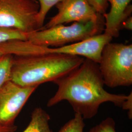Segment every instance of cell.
I'll return each instance as SVG.
<instances>
[{
	"label": "cell",
	"mask_w": 132,
	"mask_h": 132,
	"mask_svg": "<svg viewBox=\"0 0 132 132\" xmlns=\"http://www.w3.org/2000/svg\"><path fill=\"white\" fill-rule=\"evenodd\" d=\"M84 127V119L80 114L75 113L74 118L66 123L58 132H83Z\"/></svg>",
	"instance_id": "13"
},
{
	"label": "cell",
	"mask_w": 132,
	"mask_h": 132,
	"mask_svg": "<svg viewBox=\"0 0 132 132\" xmlns=\"http://www.w3.org/2000/svg\"><path fill=\"white\" fill-rule=\"evenodd\" d=\"M17 127L14 125L12 126H5L0 125V132H14L16 131Z\"/></svg>",
	"instance_id": "18"
},
{
	"label": "cell",
	"mask_w": 132,
	"mask_h": 132,
	"mask_svg": "<svg viewBox=\"0 0 132 132\" xmlns=\"http://www.w3.org/2000/svg\"><path fill=\"white\" fill-rule=\"evenodd\" d=\"M58 13L42 29L71 22L96 20L102 15L97 13L88 0H63L56 5Z\"/></svg>",
	"instance_id": "7"
},
{
	"label": "cell",
	"mask_w": 132,
	"mask_h": 132,
	"mask_svg": "<svg viewBox=\"0 0 132 132\" xmlns=\"http://www.w3.org/2000/svg\"><path fill=\"white\" fill-rule=\"evenodd\" d=\"M39 5L37 21L39 28L41 29L44 27L46 17L50 10L54 5L63 0H38Z\"/></svg>",
	"instance_id": "12"
},
{
	"label": "cell",
	"mask_w": 132,
	"mask_h": 132,
	"mask_svg": "<svg viewBox=\"0 0 132 132\" xmlns=\"http://www.w3.org/2000/svg\"><path fill=\"white\" fill-rule=\"evenodd\" d=\"M53 83L58 90L48 101L47 107L67 100L75 113L84 119L93 118L104 103L111 102L121 107L127 98L125 94H111L105 90L98 64L87 58L76 70Z\"/></svg>",
	"instance_id": "1"
},
{
	"label": "cell",
	"mask_w": 132,
	"mask_h": 132,
	"mask_svg": "<svg viewBox=\"0 0 132 132\" xmlns=\"http://www.w3.org/2000/svg\"><path fill=\"white\" fill-rule=\"evenodd\" d=\"M105 19L101 15L96 20L74 22L70 26L59 24L28 33L27 41L34 45L49 47H61L84 41L102 33Z\"/></svg>",
	"instance_id": "3"
},
{
	"label": "cell",
	"mask_w": 132,
	"mask_h": 132,
	"mask_svg": "<svg viewBox=\"0 0 132 132\" xmlns=\"http://www.w3.org/2000/svg\"><path fill=\"white\" fill-rule=\"evenodd\" d=\"M50 116L43 109L37 107L31 113V120L23 132H53L49 125Z\"/></svg>",
	"instance_id": "9"
},
{
	"label": "cell",
	"mask_w": 132,
	"mask_h": 132,
	"mask_svg": "<svg viewBox=\"0 0 132 132\" xmlns=\"http://www.w3.org/2000/svg\"><path fill=\"white\" fill-rule=\"evenodd\" d=\"M90 5L94 9L95 12L103 15L106 13L109 7L107 0H88Z\"/></svg>",
	"instance_id": "15"
},
{
	"label": "cell",
	"mask_w": 132,
	"mask_h": 132,
	"mask_svg": "<svg viewBox=\"0 0 132 132\" xmlns=\"http://www.w3.org/2000/svg\"><path fill=\"white\" fill-rule=\"evenodd\" d=\"M99 69L109 88L132 84V45L110 42L103 47Z\"/></svg>",
	"instance_id": "4"
},
{
	"label": "cell",
	"mask_w": 132,
	"mask_h": 132,
	"mask_svg": "<svg viewBox=\"0 0 132 132\" xmlns=\"http://www.w3.org/2000/svg\"><path fill=\"white\" fill-rule=\"evenodd\" d=\"M121 108L124 110H128V116L130 119L132 118V92L128 95L127 98L124 102Z\"/></svg>",
	"instance_id": "16"
},
{
	"label": "cell",
	"mask_w": 132,
	"mask_h": 132,
	"mask_svg": "<svg viewBox=\"0 0 132 132\" xmlns=\"http://www.w3.org/2000/svg\"><path fill=\"white\" fill-rule=\"evenodd\" d=\"M111 5L108 13L103 15L105 19L104 33L113 37H118L123 22L131 16L132 0H107Z\"/></svg>",
	"instance_id": "8"
},
{
	"label": "cell",
	"mask_w": 132,
	"mask_h": 132,
	"mask_svg": "<svg viewBox=\"0 0 132 132\" xmlns=\"http://www.w3.org/2000/svg\"><path fill=\"white\" fill-rule=\"evenodd\" d=\"M3 55H4V54L0 51V58L2 56H3Z\"/></svg>",
	"instance_id": "19"
},
{
	"label": "cell",
	"mask_w": 132,
	"mask_h": 132,
	"mask_svg": "<svg viewBox=\"0 0 132 132\" xmlns=\"http://www.w3.org/2000/svg\"><path fill=\"white\" fill-rule=\"evenodd\" d=\"M84 59L83 57L56 53L13 56L10 81L23 87H38L67 76Z\"/></svg>",
	"instance_id": "2"
},
{
	"label": "cell",
	"mask_w": 132,
	"mask_h": 132,
	"mask_svg": "<svg viewBox=\"0 0 132 132\" xmlns=\"http://www.w3.org/2000/svg\"><path fill=\"white\" fill-rule=\"evenodd\" d=\"M13 55L6 54L0 58V87L11 79Z\"/></svg>",
	"instance_id": "10"
},
{
	"label": "cell",
	"mask_w": 132,
	"mask_h": 132,
	"mask_svg": "<svg viewBox=\"0 0 132 132\" xmlns=\"http://www.w3.org/2000/svg\"><path fill=\"white\" fill-rule=\"evenodd\" d=\"M122 29H126L128 30H132V16L129 17L125 19L121 24V30Z\"/></svg>",
	"instance_id": "17"
},
{
	"label": "cell",
	"mask_w": 132,
	"mask_h": 132,
	"mask_svg": "<svg viewBox=\"0 0 132 132\" xmlns=\"http://www.w3.org/2000/svg\"><path fill=\"white\" fill-rule=\"evenodd\" d=\"M37 87H23L9 81L0 87V125H15L14 121Z\"/></svg>",
	"instance_id": "6"
},
{
	"label": "cell",
	"mask_w": 132,
	"mask_h": 132,
	"mask_svg": "<svg viewBox=\"0 0 132 132\" xmlns=\"http://www.w3.org/2000/svg\"><path fill=\"white\" fill-rule=\"evenodd\" d=\"M28 34L17 29L0 27V44L12 40L27 41Z\"/></svg>",
	"instance_id": "11"
},
{
	"label": "cell",
	"mask_w": 132,
	"mask_h": 132,
	"mask_svg": "<svg viewBox=\"0 0 132 132\" xmlns=\"http://www.w3.org/2000/svg\"><path fill=\"white\" fill-rule=\"evenodd\" d=\"M36 0H0V27L29 33L40 30Z\"/></svg>",
	"instance_id": "5"
},
{
	"label": "cell",
	"mask_w": 132,
	"mask_h": 132,
	"mask_svg": "<svg viewBox=\"0 0 132 132\" xmlns=\"http://www.w3.org/2000/svg\"><path fill=\"white\" fill-rule=\"evenodd\" d=\"M89 132H117L116 130V123L113 118H108L92 128Z\"/></svg>",
	"instance_id": "14"
}]
</instances>
